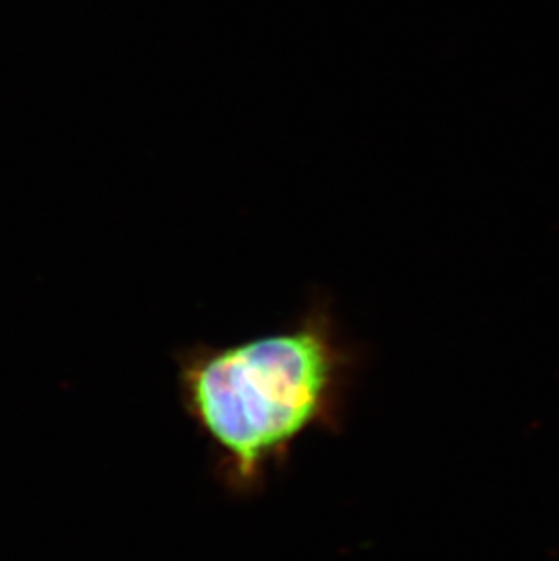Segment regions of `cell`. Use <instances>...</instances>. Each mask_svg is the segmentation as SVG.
<instances>
[{"mask_svg": "<svg viewBox=\"0 0 559 561\" xmlns=\"http://www.w3.org/2000/svg\"><path fill=\"white\" fill-rule=\"evenodd\" d=\"M360 362L322 298L278 331L176 351L180 403L227 493H262L301 438L340 433Z\"/></svg>", "mask_w": 559, "mask_h": 561, "instance_id": "1", "label": "cell"}]
</instances>
